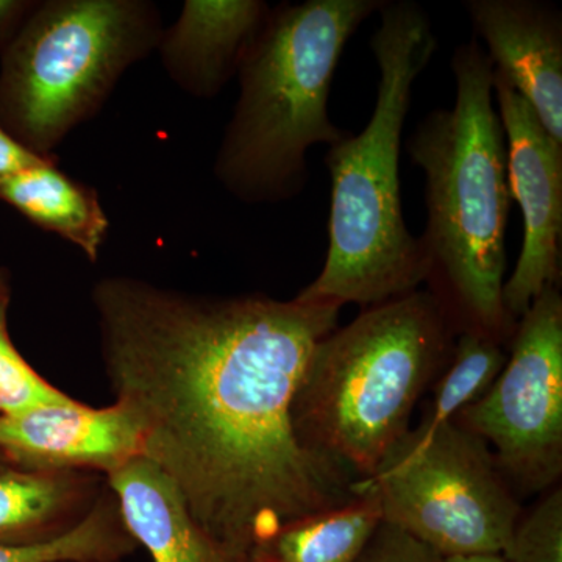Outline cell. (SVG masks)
Instances as JSON below:
<instances>
[{
  "instance_id": "1",
  "label": "cell",
  "mask_w": 562,
  "mask_h": 562,
  "mask_svg": "<svg viewBox=\"0 0 562 562\" xmlns=\"http://www.w3.org/2000/svg\"><path fill=\"white\" fill-rule=\"evenodd\" d=\"M103 371L138 420L143 457L211 538L249 561L284 525L358 494L299 439L292 406L341 306L209 295L113 276L92 286Z\"/></svg>"
},
{
  "instance_id": "2",
  "label": "cell",
  "mask_w": 562,
  "mask_h": 562,
  "mask_svg": "<svg viewBox=\"0 0 562 562\" xmlns=\"http://www.w3.org/2000/svg\"><path fill=\"white\" fill-rule=\"evenodd\" d=\"M452 72V109L428 113L408 140L409 157L425 173L427 227L419 239L428 291L458 335L479 333L505 346L517 327L503 305L513 199L494 66L472 38L454 49Z\"/></svg>"
},
{
  "instance_id": "3",
  "label": "cell",
  "mask_w": 562,
  "mask_h": 562,
  "mask_svg": "<svg viewBox=\"0 0 562 562\" xmlns=\"http://www.w3.org/2000/svg\"><path fill=\"white\" fill-rule=\"evenodd\" d=\"M379 13L371 40L380 74L375 106L358 135L325 155L331 180L327 258L299 301L368 308L427 281L424 247L403 216L401 149L414 83L435 57L438 38L412 0H386Z\"/></svg>"
},
{
  "instance_id": "4",
  "label": "cell",
  "mask_w": 562,
  "mask_h": 562,
  "mask_svg": "<svg viewBox=\"0 0 562 562\" xmlns=\"http://www.w3.org/2000/svg\"><path fill=\"white\" fill-rule=\"evenodd\" d=\"M386 0L271 7L238 70L239 95L213 172L247 205L292 201L310 181L308 151L350 135L331 121L333 80L347 43Z\"/></svg>"
},
{
  "instance_id": "5",
  "label": "cell",
  "mask_w": 562,
  "mask_h": 562,
  "mask_svg": "<svg viewBox=\"0 0 562 562\" xmlns=\"http://www.w3.org/2000/svg\"><path fill=\"white\" fill-rule=\"evenodd\" d=\"M457 336L431 291L362 310L313 351L292 406L299 439L353 479H371L408 435L414 408L449 364Z\"/></svg>"
},
{
  "instance_id": "6",
  "label": "cell",
  "mask_w": 562,
  "mask_h": 562,
  "mask_svg": "<svg viewBox=\"0 0 562 562\" xmlns=\"http://www.w3.org/2000/svg\"><path fill=\"white\" fill-rule=\"evenodd\" d=\"M165 32L150 0H36L0 50V128L55 158Z\"/></svg>"
},
{
  "instance_id": "7",
  "label": "cell",
  "mask_w": 562,
  "mask_h": 562,
  "mask_svg": "<svg viewBox=\"0 0 562 562\" xmlns=\"http://www.w3.org/2000/svg\"><path fill=\"white\" fill-rule=\"evenodd\" d=\"M361 486L383 522L442 558L502 554L522 516L487 443L457 422L409 430Z\"/></svg>"
},
{
  "instance_id": "8",
  "label": "cell",
  "mask_w": 562,
  "mask_h": 562,
  "mask_svg": "<svg viewBox=\"0 0 562 562\" xmlns=\"http://www.w3.org/2000/svg\"><path fill=\"white\" fill-rule=\"evenodd\" d=\"M512 357L457 422L495 449L513 490L541 492L562 472V297L549 288L517 322Z\"/></svg>"
},
{
  "instance_id": "9",
  "label": "cell",
  "mask_w": 562,
  "mask_h": 562,
  "mask_svg": "<svg viewBox=\"0 0 562 562\" xmlns=\"http://www.w3.org/2000/svg\"><path fill=\"white\" fill-rule=\"evenodd\" d=\"M494 95L505 133L509 191L524 217L522 250L503 286V305L519 322L561 280L562 144L495 70Z\"/></svg>"
},
{
  "instance_id": "10",
  "label": "cell",
  "mask_w": 562,
  "mask_h": 562,
  "mask_svg": "<svg viewBox=\"0 0 562 562\" xmlns=\"http://www.w3.org/2000/svg\"><path fill=\"white\" fill-rule=\"evenodd\" d=\"M0 457L11 464L109 476L143 457V431L124 403L74 401L0 416Z\"/></svg>"
},
{
  "instance_id": "11",
  "label": "cell",
  "mask_w": 562,
  "mask_h": 562,
  "mask_svg": "<svg viewBox=\"0 0 562 562\" xmlns=\"http://www.w3.org/2000/svg\"><path fill=\"white\" fill-rule=\"evenodd\" d=\"M475 36L495 72L562 144V13L541 0H468Z\"/></svg>"
},
{
  "instance_id": "12",
  "label": "cell",
  "mask_w": 562,
  "mask_h": 562,
  "mask_svg": "<svg viewBox=\"0 0 562 562\" xmlns=\"http://www.w3.org/2000/svg\"><path fill=\"white\" fill-rule=\"evenodd\" d=\"M269 11L262 0H187L158 44L162 69L190 98H217L238 76Z\"/></svg>"
},
{
  "instance_id": "13",
  "label": "cell",
  "mask_w": 562,
  "mask_h": 562,
  "mask_svg": "<svg viewBox=\"0 0 562 562\" xmlns=\"http://www.w3.org/2000/svg\"><path fill=\"white\" fill-rule=\"evenodd\" d=\"M122 519L154 562H247L194 519L183 495L158 465L138 457L106 476Z\"/></svg>"
},
{
  "instance_id": "14",
  "label": "cell",
  "mask_w": 562,
  "mask_h": 562,
  "mask_svg": "<svg viewBox=\"0 0 562 562\" xmlns=\"http://www.w3.org/2000/svg\"><path fill=\"white\" fill-rule=\"evenodd\" d=\"M105 487L101 473L0 461V546H40L65 538L90 517Z\"/></svg>"
},
{
  "instance_id": "15",
  "label": "cell",
  "mask_w": 562,
  "mask_h": 562,
  "mask_svg": "<svg viewBox=\"0 0 562 562\" xmlns=\"http://www.w3.org/2000/svg\"><path fill=\"white\" fill-rule=\"evenodd\" d=\"M57 162L47 158L0 181V201L95 262L109 238V216L98 191L63 172Z\"/></svg>"
},
{
  "instance_id": "16",
  "label": "cell",
  "mask_w": 562,
  "mask_h": 562,
  "mask_svg": "<svg viewBox=\"0 0 562 562\" xmlns=\"http://www.w3.org/2000/svg\"><path fill=\"white\" fill-rule=\"evenodd\" d=\"M351 501L284 525L251 550L250 562H357L383 524L371 491L358 482Z\"/></svg>"
},
{
  "instance_id": "17",
  "label": "cell",
  "mask_w": 562,
  "mask_h": 562,
  "mask_svg": "<svg viewBox=\"0 0 562 562\" xmlns=\"http://www.w3.org/2000/svg\"><path fill=\"white\" fill-rule=\"evenodd\" d=\"M506 360L503 344L479 333H460L454 339L452 358L432 390L430 408L419 428L431 430L453 422L465 406L491 390Z\"/></svg>"
},
{
  "instance_id": "18",
  "label": "cell",
  "mask_w": 562,
  "mask_h": 562,
  "mask_svg": "<svg viewBox=\"0 0 562 562\" xmlns=\"http://www.w3.org/2000/svg\"><path fill=\"white\" fill-rule=\"evenodd\" d=\"M138 543L125 527L120 505L106 483L90 517L65 538L40 546H0V562H122Z\"/></svg>"
},
{
  "instance_id": "19",
  "label": "cell",
  "mask_w": 562,
  "mask_h": 562,
  "mask_svg": "<svg viewBox=\"0 0 562 562\" xmlns=\"http://www.w3.org/2000/svg\"><path fill=\"white\" fill-rule=\"evenodd\" d=\"M10 295L0 297V416H11L70 401V395L40 375L11 341L7 313Z\"/></svg>"
},
{
  "instance_id": "20",
  "label": "cell",
  "mask_w": 562,
  "mask_h": 562,
  "mask_svg": "<svg viewBox=\"0 0 562 562\" xmlns=\"http://www.w3.org/2000/svg\"><path fill=\"white\" fill-rule=\"evenodd\" d=\"M506 562H562V491L553 487L520 516L502 552Z\"/></svg>"
},
{
  "instance_id": "21",
  "label": "cell",
  "mask_w": 562,
  "mask_h": 562,
  "mask_svg": "<svg viewBox=\"0 0 562 562\" xmlns=\"http://www.w3.org/2000/svg\"><path fill=\"white\" fill-rule=\"evenodd\" d=\"M357 562H443V558L406 532L383 522Z\"/></svg>"
},
{
  "instance_id": "22",
  "label": "cell",
  "mask_w": 562,
  "mask_h": 562,
  "mask_svg": "<svg viewBox=\"0 0 562 562\" xmlns=\"http://www.w3.org/2000/svg\"><path fill=\"white\" fill-rule=\"evenodd\" d=\"M43 160H47V158L33 154L27 147L18 143L10 133L0 128V181Z\"/></svg>"
},
{
  "instance_id": "23",
  "label": "cell",
  "mask_w": 562,
  "mask_h": 562,
  "mask_svg": "<svg viewBox=\"0 0 562 562\" xmlns=\"http://www.w3.org/2000/svg\"><path fill=\"white\" fill-rule=\"evenodd\" d=\"M35 3L36 0H0V50L20 31Z\"/></svg>"
},
{
  "instance_id": "24",
  "label": "cell",
  "mask_w": 562,
  "mask_h": 562,
  "mask_svg": "<svg viewBox=\"0 0 562 562\" xmlns=\"http://www.w3.org/2000/svg\"><path fill=\"white\" fill-rule=\"evenodd\" d=\"M443 562H506L502 554H473V557L443 558Z\"/></svg>"
},
{
  "instance_id": "25",
  "label": "cell",
  "mask_w": 562,
  "mask_h": 562,
  "mask_svg": "<svg viewBox=\"0 0 562 562\" xmlns=\"http://www.w3.org/2000/svg\"><path fill=\"white\" fill-rule=\"evenodd\" d=\"M2 295H10V284L9 279H7V273L0 269V297Z\"/></svg>"
},
{
  "instance_id": "26",
  "label": "cell",
  "mask_w": 562,
  "mask_h": 562,
  "mask_svg": "<svg viewBox=\"0 0 562 562\" xmlns=\"http://www.w3.org/2000/svg\"><path fill=\"white\" fill-rule=\"evenodd\" d=\"M60 562H110V561H60Z\"/></svg>"
},
{
  "instance_id": "27",
  "label": "cell",
  "mask_w": 562,
  "mask_h": 562,
  "mask_svg": "<svg viewBox=\"0 0 562 562\" xmlns=\"http://www.w3.org/2000/svg\"><path fill=\"white\" fill-rule=\"evenodd\" d=\"M0 461H3V458H2V457H0Z\"/></svg>"
}]
</instances>
